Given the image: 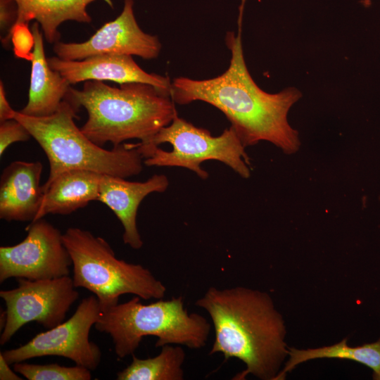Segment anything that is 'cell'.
I'll list each match as a JSON object with an SVG mask.
<instances>
[{"mask_svg": "<svg viewBox=\"0 0 380 380\" xmlns=\"http://www.w3.org/2000/svg\"><path fill=\"white\" fill-rule=\"evenodd\" d=\"M41 162L15 160L6 166L0 179V218L8 222H33L44 191Z\"/></svg>", "mask_w": 380, "mask_h": 380, "instance_id": "obj_14", "label": "cell"}, {"mask_svg": "<svg viewBox=\"0 0 380 380\" xmlns=\"http://www.w3.org/2000/svg\"><path fill=\"white\" fill-rule=\"evenodd\" d=\"M63 239L72 259L73 283L93 293L101 312L118 304L124 294L162 299L165 286L139 264L118 259L109 243L88 230L70 227Z\"/></svg>", "mask_w": 380, "mask_h": 380, "instance_id": "obj_6", "label": "cell"}, {"mask_svg": "<svg viewBox=\"0 0 380 380\" xmlns=\"http://www.w3.org/2000/svg\"><path fill=\"white\" fill-rule=\"evenodd\" d=\"M144 164L151 167H179L205 179L208 173L201 163L215 160L231 167L243 178L250 177L249 158L234 129L230 126L217 137L176 116L148 142L136 143Z\"/></svg>", "mask_w": 380, "mask_h": 380, "instance_id": "obj_7", "label": "cell"}, {"mask_svg": "<svg viewBox=\"0 0 380 380\" xmlns=\"http://www.w3.org/2000/svg\"><path fill=\"white\" fill-rule=\"evenodd\" d=\"M10 365L0 353V379L1 380H22L16 372L10 367Z\"/></svg>", "mask_w": 380, "mask_h": 380, "instance_id": "obj_25", "label": "cell"}, {"mask_svg": "<svg viewBox=\"0 0 380 380\" xmlns=\"http://www.w3.org/2000/svg\"><path fill=\"white\" fill-rule=\"evenodd\" d=\"M195 305L208 313L213 324L209 355L221 353L224 360L235 357L246 365L232 379L252 374L274 380L289 350L284 319L269 294L243 286H211Z\"/></svg>", "mask_w": 380, "mask_h": 380, "instance_id": "obj_2", "label": "cell"}, {"mask_svg": "<svg viewBox=\"0 0 380 380\" xmlns=\"http://www.w3.org/2000/svg\"><path fill=\"white\" fill-rule=\"evenodd\" d=\"M6 96L4 85L2 81L0 82V122L13 119L15 113Z\"/></svg>", "mask_w": 380, "mask_h": 380, "instance_id": "obj_24", "label": "cell"}, {"mask_svg": "<svg viewBox=\"0 0 380 380\" xmlns=\"http://www.w3.org/2000/svg\"><path fill=\"white\" fill-rule=\"evenodd\" d=\"M65 99L87 110V120L80 129L100 146L133 139L146 144L178 115L170 93L144 83L116 87L88 80L81 90L70 87Z\"/></svg>", "mask_w": 380, "mask_h": 380, "instance_id": "obj_3", "label": "cell"}, {"mask_svg": "<svg viewBox=\"0 0 380 380\" xmlns=\"http://www.w3.org/2000/svg\"><path fill=\"white\" fill-rule=\"evenodd\" d=\"M162 48L158 37L144 32L134 12V1L124 0L120 14L103 25L83 42H57L53 51L63 60L78 61L99 54L129 55L143 59L156 58Z\"/></svg>", "mask_w": 380, "mask_h": 380, "instance_id": "obj_11", "label": "cell"}, {"mask_svg": "<svg viewBox=\"0 0 380 380\" xmlns=\"http://www.w3.org/2000/svg\"><path fill=\"white\" fill-rule=\"evenodd\" d=\"M140 298L136 296L101 312L94 325L98 331L110 336L119 358L134 354L147 336L157 338L156 348L176 344L201 349L206 345L210 324L200 314L189 313L182 296L147 305Z\"/></svg>", "mask_w": 380, "mask_h": 380, "instance_id": "obj_5", "label": "cell"}, {"mask_svg": "<svg viewBox=\"0 0 380 380\" xmlns=\"http://www.w3.org/2000/svg\"><path fill=\"white\" fill-rule=\"evenodd\" d=\"M18 18V6L15 0H0V29L6 37Z\"/></svg>", "mask_w": 380, "mask_h": 380, "instance_id": "obj_23", "label": "cell"}, {"mask_svg": "<svg viewBox=\"0 0 380 380\" xmlns=\"http://www.w3.org/2000/svg\"><path fill=\"white\" fill-rule=\"evenodd\" d=\"M95 0H15L18 6L15 23L29 24L35 20L40 25L44 37L50 44L61 38L59 26L72 20L89 23L92 19L87 11L89 4Z\"/></svg>", "mask_w": 380, "mask_h": 380, "instance_id": "obj_17", "label": "cell"}, {"mask_svg": "<svg viewBox=\"0 0 380 380\" xmlns=\"http://www.w3.org/2000/svg\"><path fill=\"white\" fill-rule=\"evenodd\" d=\"M119 177L102 175L99 201L106 205L124 228L123 242L139 249L143 241L137 226V215L143 199L153 192H164L169 181L164 175H153L145 182H129Z\"/></svg>", "mask_w": 380, "mask_h": 380, "instance_id": "obj_13", "label": "cell"}, {"mask_svg": "<svg viewBox=\"0 0 380 380\" xmlns=\"http://www.w3.org/2000/svg\"><path fill=\"white\" fill-rule=\"evenodd\" d=\"M1 42L6 48H9L12 43L14 53L18 58L31 60L34 39L31 29L28 28V24L14 25L9 34L1 39Z\"/></svg>", "mask_w": 380, "mask_h": 380, "instance_id": "obj_21", "label": "cell"}, {"mask_svg": "<svg viewBox=\"0 0 380 380\" xmlns=\"http://www.w3.org/2000/svg\"><path fill=\"white\" fill-rule=\"evenodd\" d=\"M132 362L117 373L118 380H182V365L186 354L182 347L170 344L161 347L160 353L146 359L132 355Z\"/></svg>", "mask_w": 380, "mask_h": 380, "instance_id": "obj_19", "label": "cell"}, {"mask_svg": "<svg viewBox=\"0 0 380 380\" xmlns=\"http://www.w3.org/2000/svg\"><path fill=\"white\" fill-rule=\"evenodd\" d=\"M101 313L96 296L86 297L68 320L37 334L25 344L1 354L11 365L34 357L61 356L94 371L100 364L101 351L89 341V332Z\"/></svg>", "mask_w": 380, "mask_h": 380, "instance_id": "obj_8", "label": "cell"}, {"mask_svg": "<svg viewBox=\"0 0 380 380\" xmlns=\"http://www.w3.org/2000/svg\"><path fill=\"white\" fill-rule=\"evenodd\" d=\"M26 229L21 242L0 247V282L13 277L40 280L68 276L72 262L61 231L43 218Z\"/></svg>", "mask_w": 380, "mask_h": 380, "instance_id": "obj_10", "label": "cell"}, {"mask_svg": "<svg viewBox=\"0 0 380 380\" xmlns=\"http://www.w3.org/2000/svg\"><path fill=\"white\" fill-rule=\"evenodd\" d=\"M347 338L336 344L317 348L289 349V358L274 380L284 379L286 374L298 365L318 358H338L360 362L373 371V379L380 380V338L375 342L350 347Z\"/></svg>", "mask_w": 380, "mask_h": 380, "instance_id": "obj_18", "label": "cell"}, {"mask_svg": "<svg viewBox=\"0 0 380 380\" xmlns=\"http://www.w3.org/2000/svg\"><path fill=\"white\" fill-rule=\"evenodd\" d=\"M34 22L31 31L34 45L32 50L28 102L21 113L32 117H45L54 113L65 99L70 84L49 65L45 56L42 32Z\"/></svg>", "mask_w": 380, "mask_h": 380, "instance_id": "obj_15", "label": "cell"}, {"mask_svg": "<svg viewBox=\"0 0 380 380\" xmlns=\"http://www.w3.org/2000/svg\"><path fill=\"white\" fill-rule=\"evenodd\" d=\"M17 279V287L0 291L6 307V321L0 336L2 346L29 322H35L48 329L60 324L79 298L69 275L40 280Z\"/></svg>", "mask_w": 380, "mask_h": 380, "instance_id": "obj_9", "label": "cell"}, {"mask_svg": "<svg viewBox=\"0 0 380 380\" xmlns=\"http://www.w3.org/2000/svg\"><path fill=\"white\" fill-rule=\"evenodd\" d=\"M245 0L239 8L238 32H227L225 42L231 51L228 68L207 80L176 77L170 96L179 105L201 101L222 112L245 147L269 141L285 153L298 151V132L289 124L291 107L301 97L295 87L276 94L262 90L251 76L244 60L241 32Z\"/></svg>", "mask_w": 380, "mask_h": 380, "instance_id": "obj_1", "label": "cell"}, {"mask_svg": "<svg viewBox=\"0 0 380 380\" xmlns=\"http://www.w3.org/2000/svg\"><path fill=\"white\" fill-rule=\"evenodd\" d=\"M47 61L49 66L70 84L88 80L111 81L120 84L139 82L153 85L170 94L172 82L169 77L146 72L132 56L99 54L78 61L52 56Z\"/></svg>", "mask_w": 380, "mask_h": 380, "instance_id": "obj_12", "label": "cell"}, {"mask_svg": "<svg viewBox=\"0 0 380 380\" xmlns=\"http://www.w3.org/2000/svg\"><path fill=\"white\" fill-rule=\"evenodd\" d=\"M101 176L85 170L61 172L48 186H42L44 198L34 221L49 214L69 215L99 201Z\"/></svg>", "mask_w": 380, "mask_h": 380, "instance_id": "obj_16", "label": "cell"}, {"mask_svg": "<svg viewBox=\"0 0 380 380\" xmlns=\"http://www.w3.org/2000/svg\"><path fill=\"white\" fill-rule=\"evenodd\" d=\"M13 369L28 380H90L91 370L75 365L66 367L56 363L37 365L16 362Z\"/></svg>", "mask_w": 380, "mask_h": 380, "instance_id": "obj_20", "label": "cell"}, {"mask_svg": "<svg viewBox=\"0 0 380 380\" xmlns=\"http://www.w3.org/2000/svg\"><path fill=\"white\" fill-rule=\"evenodd\" d=\"M79 109L64 99L51 115L32 117L15 111L21 122L44 150L49 163V175L43 187L59 174L85 170L101 175L127 178L139 175L144 158L136 144H121L111 150L91 141L74 122Z\"/></svg>", "mask_w": 380, "mask_h": 380, "instance_id": "obj_4", "label": "cell"}, {"mask_svg": "<svg viewBox=\"0 0 380 380\" xmlns=\"http://www.w3.org/2000/svg\"><path fill=\"white\" fill-rule=\"evenodd\" d=\"M30 137L27 129L15 118L0 122V156H2L12 144L26 141Z\"/></svg>", "mask_w": 380, "mask_h": 380, "instance_id": "obj_22", "label": "cell"}]
</instances>
